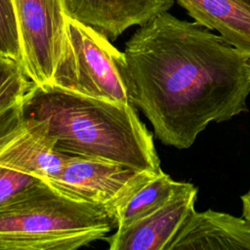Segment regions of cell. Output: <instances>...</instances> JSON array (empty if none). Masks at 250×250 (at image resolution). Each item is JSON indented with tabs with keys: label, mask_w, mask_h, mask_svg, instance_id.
I'll return each mask as SVG.
<instances>
[{
	"label": "cell",
	"mask_w": 250,
	"mask_h": 250,
	"mask_svg": "<svg viewBox=\"0 0 250 250\" xmlns=\"http://www.w3.org/2000/svg\"><path fill=\"white\" fill-rule=\"evenodd\" d=\"M66 156L37 122L24 119L23 131L0 150V164L49 183L61 173Z\"/></svg>",
	"instance_id": "cell-10"
},
{
	"label": "cell",
	"mask_w": 250,
	"mask_h": 250,
	"mask_svg": "<svg viewBox=\"0 0 250 250\" xmlns=\"http://www.w3.org/2000/svg\"><path fill=\"white\" fill-rule=\"evenodd\" d=\"M200 25L250 58V0H176Z\"/></svg>",
	"instance_id": "cell-11"
},
{
	"label": "cell",
	"mask_w": 250,
	"mask_h": 250,
	"mask_svg": "<svg viewBox=\"0 0 250 250\" xmlns=\"http://www.w3.org/2000/svg\"><path fill=\"white\" fill-rule=\"evenodd\" d=\"M22 109L23 119L37 122L63 154L163 172L152 135L132 104L93 99L31 82Z\"/></svg>",
	"instance_id": "cell-2"
},
{
	"label": "cell",
	"mask_w": 250,
	"mask_h": 250,
	"mask_svg": "<svg viewBox=\"0 0 250 250\" xmlns=\"http://www.w3.org/2000/svg\"><path fill=\"white\" fill-rule=\"evenodd\" d=\"M196 196L197 188L193 186L104 239L110 250H168L195 210Z\"/></svg>",
	"instance_id": "cell-7"
},
{
	"label": "cell",
	"mask_w": 250,
	"mask_h": 250,
	"mask_svg": "<svg viewBox=\"0 0 250 250\" xmlns=\"http://www.w3.org/2000/svg\"><path fill=\"white\" fill-rule=\"evenodd\" d=\"M116 227L108 208L42 182L0 207V250H74Z\"/></svg>",
	"instance_id": "cell-3"
},
{
	"label": "cell",
	"mask_w": 250,
	"mask_h": 250,
	"mask_svg": "<svg viewBox=\"0 0 250 250\" xmlns=\"http://www.w3.org/2000/svg\"><path fill=\"white\" fill-rule=\"evenodd\" d=\"M192 187L193 185L190 183L173 180L164 172L154 176L114 209L113 214L117 222L116 229L124 228L146 216L174 196Z\"/></svg>",
	"instance_id": "cell-13"
},
{
	"label": "cell",
	"mask_w": 250,
	"mask_h": 250,
	"mask_svg": "<svg viewBox=\"0 0 250 250\" xmlns=\"http://www.w3.org/2000/svg\"><path fill=\"white\" fill-rule=\"evenodd\" d=\"M46 87L98 100L132 104L124 53L100 31L69 17L63 50L51 83Z\"/></svg>",
	"instance_id": "cell-4"
},
{
	"label": "cell",
	"mask_w": 250,
	"mask_h": 250,
	"mask_svg": "<svg viewBox=\"0 0 250 250\" xmlns=\"http://www.w3.org/2000/svg\"><path fill=\"white\" fill-rule=\"evenodd\" d=\"M42 182L45 181L0 164V207Z\"/></svg>",
	"instance_id": "cell-15"
},
{
	"label": "cell",
	"mask_w": 250,
	"mask_h": 250,
	"mask_svg": "<svg viewBox=\"0 0 250 250\" xmlns=\"http://www.w3.org/2000/svg\"><path fill=\"white\" fill-rule=\"evenodd\" d=\"M21 46V65L35 85L49 86L67 34L63 0H13Z\"/></svg>",
	"instance_id": "cell-5"
},
{
	"label": "cell",
	"mask_w": 250,
	"mask_h": 250,
	"mask_svg": "<svg viewBox=\"0 0 250 250\" xmlns=\"http://www.w3.org/2000/svg\"><path fill=\"white\" fill-rule=\"evenodd\" d=\"M243 217L250 221V191L241 196Z\"/></svg>",
	"instance_id": "cell-16"
},
{
	"label": "cell",
	"mask_w": 250,
	"mask_h": 250,
	"mask_svg": "<svg viewBox=\"0 0 250 250\" xmlns=\"http://www.w3.org/2000/svg\"><path fill=\"white\" fill-rule=\"evenodd\" d=\"M123 53L130 101L166 146L188 148L210 122L248 111L250 58L196 21L160 13Z\"/></svg>",
	"instance_id": "cell-1"
},
{
	"label": "cell",
	"mask_w": 250,
	"mask_h": 250,
	"mask_svg": "<svg viewBox=\"0 0 250 250\" xmlns=\"http://www.w3.org/2000/svg\"><path fill=\"white\" fill-rule=\"evenodd\" d=\"M250 250V221L208 209L193 211L168 250Z\"/></svg>",
	"instance_id": "cell-9"
},
{
	"label": "cell",
	"mask_w": 250,
	"mask_h": 250,
	"mask_svg": "<svg viewBox=\"0 0 250 250\" xmlns=\"http://www.w3.org/2000/svg\"><path fill=\"white\" fill-rule=\"evenodd\" d=\"M0 57L21 63V46L13 0H0Z\"/></svg>",
	"instance_id": "cell-14"
},
{
	"label": "cell",
	"mask_w": 250,
	"mask_h": 250,
	"mask_svg": "<svg viewBox=\"0 0 250 250\" xmlns=\"http://www.w3.org/2000/svg\"><path fill=\"white\" fill-rule=\"evenodd\" d=\"M156 175L108 160L67 155L61 173L49 184L67 195L104 206L113 213L120 203Z\"/></svg>",
	"instance_id": "cell-6"
},
{
	"label": "cell",
	"mask_w": 250,
	"mask_h": 250,
	"mask_svg": "<svg viewBox=\"0 0 250 250\" xmlns=\"http://www.w3.org/2000/svg\"><path fill=\"white\" fill-rule=\"evenodd\" d=\"M30 84L20 62L0 57V150L24 129L22 106Z\"/></svg>",
	"instance_id": "cell-12"
},
{
	"label": "cell",
	"mask_w": 250,
	"mask_h": 250,
	"mask_svg": "<svg viewBox=\"0 0 250 250\" xmlns=\"http://www.w3.org/2000/svg\"><path fill=\"white\" fill-rule=\"evenodd\" d=\"M66 14L116 39L127 28L143 25L160 13L169 11L173 0H63Z\"/></svg>",
	"instance_id": "cell-8"
}]
</instances>
